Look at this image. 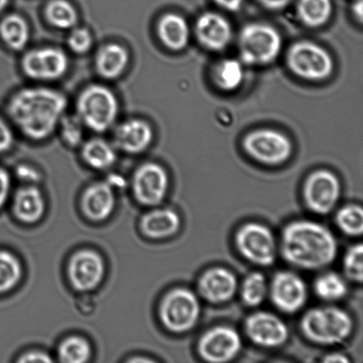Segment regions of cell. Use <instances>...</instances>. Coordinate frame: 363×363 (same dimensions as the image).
I'll return each instance as SVG.
<instances>
[{
	"label": "cell",
	"mask_w": 363,
	"mask_h": 363,
	"mask_svg": "<svg viewBox=\"0 0 363 363\" xmlns=\"http://www.w3.org/2000/svg\"><path fill=\"white\" fill-rule=\"evenodd\" d=\"M198 295L190 289L177 287L169 291L160 304L159 315L163 326L177 334L190 332L201 318Z\"/></svg>",
	"instance_id": "cell-6"
},
{
	"label": "cell",
	"mask_w": 363,
	"mask_h": 363,
	"mask_svg": "<svg viewBox=\"0 0 363 363\" xmlns=\"http://www.w3.org/2000/svg\"><path fill=\"white\" fill-rule=\"evenodd\" d=\"M58 355L62 362L83 363L90 359L91 348L84 337L71 336L60 343Z\"/></svg>",
	"instance_id": "cell-33"
},
{
	"label": "cell",
	"mask_w": 363,
	"mask_h": 363,
	"mask_svg": "<svg viewBox=\"0 0 363 363\" xmlns=\"http://www.w3.org/2000/svg\"><path fill=\"white\" fill-rule=\"evenodd\" d=\"M120 105L115 92L101 84L87 85L76 101V115L85 129L104 133L115 127Z\"/></svg>",
	"instance_id": "cell-4"
},
{
	"label": "cell",
	"mask_w": 363,
	"mask_h": 363,
	"mask_svg": "<svg viewBox=\"0 0 363 363\" xmlns=\"http://www.w3.org/2000/svg\"><path fill=\"white\" fill-rule=\"evenodd\" d=\"M287 66L295 76L308 81H322L332 76L333 57L322 46L311 41L295 43L288 50Z\"/></svg>",
	"instance_id": "cell-8"
},
{
	"label": "cell",
	"mask_w": 363,
	"mask_h": 363,
	"mask_svg": "<svg viewBox=\"0 0 363 363\" xmlns=\"http://www.w3.org/2000/svg\"><path fill=\"white\" fill-rule=\"evenodd\" d=\"M14 134L12 128L0 117V155L5 154L13 147Z\"/></svg>",
	"instance_id": "cell-38"
},
{
	"label": "cell",
	"mask_w": 363,
	"mask_h": 363,
	"mask_svg": "<svg viewBox=\"0 0 363 363\" xmlns=\"http://www.w3.org/2000/svg\"><path fill=\"white\" fill-rule=\"evenodd\" d=\"M313 290L320 300L335 302L346 297L348 287L346 279L340 274L325 272L316 277L313 284Z\"/></svg>",
	"instance_id": "cell-27"
},
{
	"label": "cell",
	"mask_w": 363,
	"mask_h": 363,
	"mask_svg": "<svg viewBox=\"0 0 363 363\" xmlns=\"http://www.w3.org/2000/svg\"><path fill=\"white\" fill-rule=\"evenodd\" d=\"M67 43L71 52L76 55H85L94 45V37L87 28L77 26L70 30Z\"/></svg>",
	"instance_id": "cell-37"
},
{
	"label": "cell",
	"mask_w": 363,
	"mask_h": 363,
	"mask_svg": "<svg viewBox=\"0 0 363 363\" xmlns=\"http://www.w3.org/2000/svg\"><path fill=\"white\" fill-rule=\"evenodd\" d=\"M234 242L242 257L252 264L269 267L276 262L279 245L273 231L264 224H243L235 233Z\"/></svg>",
	"instance_id": "cell-7"
},
{
	"label": "cell",
	"mask_w": 363,
	"mask_h": 363,
	"mask_svg": "<svg viewBox=\"0 0 363 363\" xmlns=\"http://www.w3.org/2000/svg\"><path fill=\"white\" fill-rule=\"evenodd\" d=\"M169 179L162 166L155 162L138 167L133 177L135 198L142 205L155 206L161 204L169 190Z\"/></svg>",
	"instance_id": "cell-15"
},
{
	"label": "cell",
	"mask_w": 363,
	"mask_h": 363,
	"mask_svg": "<svg viewBox=\"0 0 363 363\" xmlns=\"http://www.w3.org/2000/svg\"><path fill=\"white\" fill-rule=\"evenodd\" d=\"M300 329L306 339L321 346L343 343L354 330L351 315L337 306L308 309L301 319Z\"/></svg>",
	"instance_id": "cell-3"
},
{
	"label": "cell",
	"mask_w": 363,
	"mask_h": 363,
	"mask_svg": "<svg viewBox=\"0 0 363 363\" xmlns=\"http://www.w3.org/2000/svg\"><path fill=\"white\" fill-rule=\"evenodd\" d=\"M129 63V52L118 43L102 45L96 53L95 69L106 80H116L122 77Z\"/></svg>",
	"instance_id": "cell-21"
},
{
	"label": "cell",
	"mask_w": 363,
	"mask_h": 363,
	"mask_svg": "<svg viewBox=\"0 0 363 363\" xmlns=\"http://www.w3.org/2000/svg\"><path fill=\"white\" fill-rule=\"evenodd\" d=\"M82 206L85 215L91 220L96 222L106 220L115 210V190L108 181L91 184L84 191Z\"/></svg>",
	"instance_id": "cell-20"
},
{
	"label": "cell",
	"mask_w": 363,
	"mask_h": 363,
	"mask_svg": "<svg viewBox=\"0 0 363 363\" xmlns=\"http://www.w3.org/2000/svg\"><path fill=\"white\" fill-rule=\"evenodd\" d=\"M244 150L255 162L267 166H279L293 154V145L286 135L270 129L252 131L245 137Z\"/></svg>",
	"instance_id": "cell-9"
},
{
	"label": "cell",
	"mask_w": 363,
	"mask_h": 363,
	"mask_svg": "<svg viewBox=\"0 0 363 363\" xmlns=\"http://www.w3.org/2000/svg\"><path fill=\"white\" fill-rule=\"evenodd\" d=\"M238 280L233 272L222 267L206 270L197 282L199 296L212 304L230 301L237 294Z\"/></svg>",
	"instance_id": "cell-17"
},
{
	"label": "cell",
	"mask_w": 363,
	"mask_h": 363,
	"mask_svg": "<svg viewBox=\"0 0 363 363\" xmlns=\"http://www.w3.org/2000/svg\"><path fill=\"white\" fill-rule=\"evenodd\" d=\"M222 9L230 12H237L243 5L244 0H213Z\"/></svg>",
	"instance_id": "cell-43"
},
{
	"label": "cell",
	"mask_w": 363,
	"mask_h": 363,
	"mask_svg": "<svg viewBox=\"0 0 363 363\" xmlns=\"http://www.w3.org/2000/svg\"><path fill=\"white\" fill-rule=\"evenodd\" d=\"M82 147V158L91 169L105 170L116 162V148L111 142L101 138H92L84 141Z\"/></svg>",
	"instance_id": "cell-26"
},
{
	"label": "cell",
	"mask_w": 363,
	"mask_h": 363,
	"mask_svg": "<svg viewBox=\"0 0 363 363\" xmlns=\"http://www.w3.org/2000/svg\"><path fill=\"white\" fill-rule=\"evenodd\" d=\"M353 12L354 16H357V19L360 21V23H362L363 17L362 0H358L357 2L354 3L353 6Z\"/></svg>",
	"instance_id": "cell-45"
},
{
	"label": "cell",
	"mask_w": 363,
	"mask_h": 363,
	"mask_svg": "<svg viewBox=\"0 0 363 363\" xmlns=\"http://www.w3.org/2000/svg\"><path fill=\"white\" fill-rule=\"evenodd\" d=\"M265 9L272 11H279L286 9L291 0H257Z\"/></svg>",
	"instance_id": "cell-42"
},
{
	"label": "cell",
	"mask_w": 363,
	"mask_h": 363,
	"mask_svg": "<svg viewBox=\"0 0 363 363\" xmlns=\"http://www.w3.org/2000/svg\"><path fill=\"white\" fill-rule=\"evenodd\" d=\"M46 21L60 30H72L77 26L79 14L67 0H50L45 9Z\"/></svg>",
	"instance_id": "cell-28"
},
{
	"label": "cell",
	"mask_w": 363,
	"mask_h": 363,
	"mask_svg": "<svg viewBox=\"0 0 363 363\" xmlns=\"http://www.w3.org/2000/svg\"><path fill=\"white\" fill-rule=\"evenodd\" d=\"M160 41L166 48L179 52L186 48L190 39V28L184 17L177 13H166L157 24Z\"/></svg>",
	"instance_id": "cell-23"
},
{
	"label": "cell",
	"mask_w": 363,
	"mask_h": 363,
	"mask_svg": "<svg viewBox=\"0 0 363 363\" xmlns=\"http://www.w3.org/2000/svg\"><path fill=\"white\" fill-rule=\"evenodd\" d=\"M16 176L19 180L28 184L38 183L40 181L41 175L33 166L30 164H21L16 168Z\"/></svg>",
	"instance_id": "cell-39"
},
{
	"label": "cell",
	"mask_w": 363,
	"mask_h": 363,
	"mask_svg": "<svg viewBox=\"0 0 363 363\" xmlns=\"http://www.w3.org/2000/svg\"><path fill=\"white\" fill-rule=\"evenodd\" d=\"M279 251L294 268L314 272L332 265L339 247L328 228L314 220H298L284 228Z\"/></svg>",
	"instance_id": "cell-2"
},
{
	"label": "cell",
	"mask_w": 363,
	"mask_h": 363,
	"mask_svg": "<svg viewBox=\"0 0 363 363\" xmlns=\"http://www.w3.org/2000/svg\"><path fill=\"white\" fill-rule=\"evenodd\" d=\"M85 127L76 113L66 115L60 120L58 130L60 138L69 147H81L84 142Z\"/></svg>",
	"instance_id": "cell-35"
},
{
	"label": "cell",
	"mask_w": 363,
	"mask_h": 363,
	"mask_svg": "<svg viewBox=\"0 0 363 363\" xmlns=\"http://www.w3.org/2000/svg\"><path fill=\"white\" fill-rule=\"evenodd\" d=\"M67 274L74 289L86 293L94 290L101 283L105 263L97 252L83 249L71 257Z\"/></svg>",
	"instance_id": "cell-16"
},
{
	"label": "cell",
	"mask_w": 363,
	"mask_h": 363,
	"mask_svg": "<svg viewBox=\"0 0 363 363\" xmlns=\"http://www.w3.org/2000/svg\"><path fill=\"white\" fill-rule=\"evenodd\" d=\"M335 223L348 237H360L363 233V210L361 206L348 204L337 210Z\"/></svg>",
	"instance_id": "cell-32"
},
{
	"label": "cell",
	"mask_w": 363,
	"mask_h": 363,
	"mask_svg": "<svg viewBox=\"0 0 363 363\" xmlns=\"http://www.w3.org/2000/svg\"><path fill=\"white\" fill-rule=\"evenodd\" d=\"M242 302L248 308H256L265 301L269 294V284L261 272H252L245 277L240 286Z\"/></svg>",
	"instance_id": "cell-31"
},
{
	"label": "cell",
	"mask_w": 363,
	"mask_h": 363,
	"mask_svg": "<svg viewBox=\"0 0 363 363\" xmlns=\"http://www.w3.org/2000/svg\"><path fill=\"white\" fill-rule=\"evenodd\" d=\"M343 272L347 279L361 284L363 279V247L362 243L352 245L345 252Z\"/></svg>",
	"instance_id": "cell-36"
},
{
	"label": "cell",
	"mask_w": 363,
	"mask_h": 363,
	"mask_svg": "<svg viewBox=\"0 0 363 363\" xmlns=\"http://www.w3.org/2000/svg\"><path fill=\"white\" fill-rule=\"evenodd\" d=\"M282 38L275 28L264 23H250L238 35V50L242 62L249 65L265 66L277 58Z\"/></svg>",
	"instance_id": "cell-5"
},
{
	"label": "cell",
	"mask_w": 363,
	"mask_h": 363,
	"mask_svg": "<svg viewBox=\"0 0 363 363\" xmlns=\"http://www.w3.org/2000/svg\"><path fill=\"white\" fill-rule=\"evenodd\" d=\"M244 330L252 343L268 350L282 347L289 339V329L286 323L269 311H256L248 315Z\"/></svg>",
	"instance_id": "cell-14"
},
{
	"label": "cell",
	"mask_w": 363,
	"mask_h": 363,
	"mask_svg": "<svg viewBox=\"0 0 363 363\" xmlns=\"http://www.w3.org/2000/svg\"><path fill=\"white\" fill-rule=\"evenodd\" d=\"M342 186L335 174L319 169L305 180L302 198L306 206L316 215L326 216L336 208L341 197Z\"/></svg>",
	"instance_id": "cell-10"
},
{
	"label": "cell",
	"mask_w": 363,
	"mask_h": 363,
	"mask_svg": "<svg viewBox=\"0 0 363 363\" xmlns=\"http://www.w3.org/2000/svg\"><path fill=\"white\" fill-rule=\"evenodd\" d=\"M23 269L12 252L0 250V294L12 290L19 283Z\"/></svg>",
	"instance_id": "cell-34"
},
{
	"label": "cell",
	"mask_w": 363,
	"mask_h": 363,
	"mask_svg": "<svg viewBox=\"0 0 363 363\" xmlns=\"http://www.w3.org/2000/svg\"><path fill=\"white\" fill-rule=\"evenodd\" d=\"M181 219L179 213L169 208H158L145 213L141 220L145 235L155 240L174 236L179 233Z\"/></svg>",
	"instance_id": "cell-22"
},
{
	"label": "cell",
	"mask_w": 363,
	"mask_h": 363,
	"mask_svg": "<svg viewBox=\"0 0 363 363\" xmlns=\"http://www.w3.org/2000/svg\"><path fill=\"white\" fill-rule=\"evenodd\" d=\"M297 13L301 23L306 26L321 27L332 16V0H298Z\"/></svg>",
	"instance_id": "cell-29"
},
{
	"label": "cell",
	"mask_w": 363,
	"mask_h": 363,
	"mask_svg": "<svg viewBox=\"0 0 363 363\" xmlns=\"http://www.w3.org/2000/svg\"><path fill=\"white\" fill-rule=\"evenodd\" d=\"M0 38L12 51H23L30 40V25L20 14H7L0 21Z\"/></svg>",
	"instance_id": "cell-25"
},
{
	"label": "cell",
	"mask_w": 363,
	"mask_h": 363,
	"mask_svg": "<svg viewBox=\"0 0 363 363\" xmlns=\"http://www.w3.org/2000/svg\"><path fill=\"white\" fill-rule=\"evenodd\" d=\"M195 34L199 44L205 48L219 52L230 45L233 28L220 14L208 12L201 14L196 21Z\"/></svg>",
	"instance_id": "cell-19"
},
{
	"label": "cell",
	"mask_w": 363,
	"mask_h": 363,
	"mask_svg": "<svg viewBox=\"0 0 363 363\" xmlns=\"http://www.w3.org/2000/svg\"><path fill=\"white\" fill-rule=\"evenodd\" d=\"M244 69L240 62L226 59L217 64L213 71V81L217 87L225 91H233L240 86L244 81Z\"/></svg>",
	"instance_id": "cell-30"
},
{
	"label": "cell",
	"mask_w": 363,
	"mask_h": 363,
	"mask_svg": "<svg viewBox=\"0 0 363 363\" xmlns=\"http://www.w3.org/2000/svg\"><path fill=\"white\" fill-rule=\"evenodd\" d=\"M242 350L240 334L233 327L220 325L206 330L199 337L197 351L203 361L225 363L234 360Z\"/></svg>",
	"instance_id": "cell-13"
},
{
	"label": "cell",
	"mask_w": 363,
	"mask_h": 363,
	"mask_svg": "<svg viewBox=\"0 0 363 363\" xmlns=\"http://www.w3.org/2000/svg\"><path fill=\"white\" fill-rule=\"evenodd\" d=\"M325 363H347L350 362L346 355L340 353H333L325 355L323 360Z\"/></svg>",
	"instance_id": "cell-44"
},
{
	"label": "cell",
	"mask_w": 363,
	"mask_h": 363,
	"mask_svg": "<svg viewBox=\"0 0 363 363\" xmlns=\"http://www.w3.org/2000/svg\"><path fill=\"white\" fill-rule=\"evenodd\" d=\"M63 92L44 86L21 88L10 98L7 113L16 129L32 141L48 140L66 115Z\"/></svg>",
	"instance_id": "cell-1"
},
{
	"label": "cell",
	"mask_w": 363,
	"mask_h": 363,
	"mask_svg": "<svg viewBox=\"0 0 363 363\" xmlns=\"http://www.w3.org/2000/svg\"><path fill=\"white\" fill-rule=\"evenodd\" d=\"M45 209V199L38 188L28 184L19 189L14 196L13 210L21 222L37 223L42 218Z\"/></svg>",
	"instance_id": "cell-24"
},
{
	"label": "cell",
	"mask_w": 363,
	"mask_h": 363,
	"mask_svg": "<svg viewBox=\"0 0 363 363\" xmlns=\"http://www.w3.org/2000/svg\"><path fill=\"white\" fill-rule=\"evenodd\" d=\"M25 76L37 82H52L65 76L69 60L62 49L45 46L24 53L21 62Z\"/></svg>",
	"instance_id": "cell-11"
},
{
	"label": "cell",
	"mask_w": 363,
	"mask_h": 363,
	"mask_svg": "<svg viewBox=\"0 0 363 363\" xmlns=\"http://www.w3.org/2000/svg\"><path fill=\"white\" fill-rule=\"evenodd\" d=\"M154 140V130L147 121L133 118L124 121L113 130V145L129 155L147 150Z\"/></svg>",
	"instance_id": "cell-18"
},
{
	"label": "cell",
	"mask_w": 363,
	"mask_h": 363,
	"mask_svg": "<svg viewBox=\"0 0 363 363\" xmlns=\"http://www.w3.org/2000/svg\"><path fill=\"white\" fill-rule=\"evenodd\" d=\"M9 0H0V14L5 11L6 6H9Z\"/></svg>",
	"instance_id": "cell-46"
},
{
	"label": "cell",
	"mask_w": 363,
	"mask_h": 363,
	"mask_svg": "<svg viewBox=\"0 0 363 363\" xmlns=\"http://www.w3.org/2000/svg\"><path fill=\"white\" fill-rule=\"evenodd\" d=\"M11 188V179L9 172L0 167V208L9 198Z\"/></svg>",
	"instance_id": "cell-40"
},
{
	"label": "cell",
	"mask_w": 363,
	"mask_h": 363,
	"mask_svg": "<svg viewBox=\"0 0 363 363\" xmlns=\"http://www.w3.org/2000/svg\"><path fill=\"white\" fill-rule=\"evenodd\" d=\"M270 301L279 311L294 315L308 302L307 284L301 276L291 270H281L269 284Z\"/></svg>",
	"instance_id": "cell-12"
},
{
	"label": "cell",
	"mask_w": 363,
	"mask_h": 363,
	"mask_svg": "<svg viewBox=\"0 0 363 363\" xmlns=\"http://www.w3.org/2000/svg\"><path fill=\"white\" fill-rule=\"evenodd\" d=\"M19 362H52V359L48 353L42 351H30L21 355Z\"/></svg>",
	"instance_id": "cell-41"
}]
</instances>
